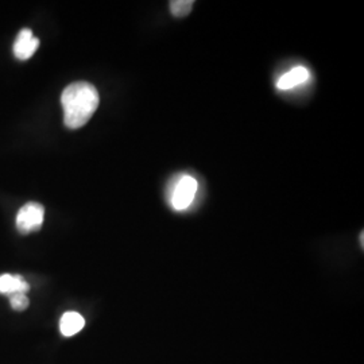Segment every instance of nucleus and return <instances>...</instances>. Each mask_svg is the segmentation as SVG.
<instances>
[{
	"instance_id": "nucleus-5",
	"label": "nucleus",
	"mask_w": 364,
	"mask_h": 364,
	"mask_svg": "<svg viewBox=\"0 0 364 364\" xmlns=\"http://www.w3.org/2000/svg\"><path fill=\"white\" fill-rule=\"evenodd\" d=\"M28 289H30L28 284L21 275H14V274L0 275V294H9V296L18 294V293L26 294Z\"/></svg>"
},
{
	"instance_id": "nucleus-3",
	"label": "nucleus",
	"mask_w": 364,
	"mask_h": 364,
	"mask_svg": "<svg viewBox=\"0 0 364 364\" xmlns=\"http://www.w3.org/2000/svg\"><path fill=\"white\" fill-rule=\"evenodd\" d=\"M45 220V208L36 201L27 203L16 215V228L21 234L38 231Z\"/></svg>"
},
{
	"instance_id": "nucleus-6",
	"label": "nucleus",
	"mask_w": 364,
	"mask_h": 364,
	"mask_svg": "<svg viewBox=\"0 0 364 364\" xmlns=\"http://www.w3.org/2000/svg\"><path fill=\"white\" fill-rule=\"evenodd\" d=\"M84 326H85V320L77 312H66L60 320V331L66 338L75 336L84 328Z\"/></svg>"
},
{
	"instance_id": "nucleus-1",
	"label": "nucleus",
	"mask_w": 364,
	"mask_h": 364,
	"mask_svg": "<svg viewBox=\"0 0 364 364\" xmlns=\"http://www.w3.org/2000/svg\"><path fill=\"white\" fill-rule=\"evenodd\" d=\"M99 103V92L90 82L76 81L68 85L61 96L66 127L77 130L85 126L96 112Z\"/></svg>"
},
{
	"instance_id": "nucleus-4",
	"label": "nucleus",
	"mask_w": 364,
	"mask_h": 364,
	"mask_svg": "<svg viewBox=\"0 0 364 364\" xmlns=\"http://www.w3.org/2000/svg\"><path fill=\"white\" fill-rule=\"evenodd\" d=\"M38 46L39 39L34 37L33 31L30 28H23L14 42V55L21 61H26L36 54Z\"/></svg>"
},
{
	"instance_id": "nucleus-9",
	"label": "nucleus",
	"mask_w": 364,
	"mask_h": 364,
	"mask_svg": "<svg viewBox=\"0 0 364 364\" xmlns=\"http://www.w3.org/2000/svg\"><path fill=\"white\" fill-rule=\"evenodd\" d=\"M10 304L13 306L14 311H18V312H22L27 309L30 301L27 299L25 293H18V294H13L10 296Z\"/></svg>"
},
{
	"instance_id": "nucleus-2",
	"label": "nucleus",
	"mask_w": 364,
	"mask_h": 364,
	"mask_svg": "<svg viewBox=\"0 0 364 364\" xmlns=\"http://www.w3.org/2000/svg\"><path fill=\"white\" fill-rule=\"evenodd\" d=\"M198 189V182L196 181L191 176H182L177 182H174L171 191H170V203L173 208L177 210H183L189 208V205L193 203L196 193Z\"/></svg>"
},
{
	"instance_id": "nucleus-8",
	"label": "nucleus",
	"mask_w": 364,
	"mask_h": 364,
	"mask_svg": "<svg viewBox=\"0 0 364 364\" xmlns=\"http://www.w3.org/2000/svg\"><path fill=\"white\" fill-rule=\"evenodd\" d=\"M193 4V0H173L170 1V11L176 18H183L191 14Z\"/></svg>"
},
{
	"instance_id": "nucleus-7",
	"label": "nucleus",
	"mask_w": 364,
	"mask_h": 364,
	"mask_svg": "<svg viewBox=\"0 0 364 364\" xmlns=\"http://www.w3.org/2000/svg\"><path fill=\"white\" fill-rule=\"evenodd\" d=\"M308 77H309L308 69H305V68H302V66H299V68L291 69L290 72H287L282 77L279 78L278 82H277V87H278L279 90H284V91L291 90V88L297 87L299 84L305 82V81L308 80Z\"/></svg>"
}]
</instances>
